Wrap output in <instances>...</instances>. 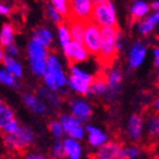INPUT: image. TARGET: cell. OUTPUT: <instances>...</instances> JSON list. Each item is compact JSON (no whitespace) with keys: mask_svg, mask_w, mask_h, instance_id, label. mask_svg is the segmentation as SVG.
<instances>
[{"mask_svg":"<svg viewBox=\"0 0 159 159\" xmlns=\"http://www.w3.org/2000/svg\"><path fill=\"white\" fill-rule=\"evenodd\" d=\"M6 57V52H5V48L0 46V62H2L3 58Z\"/></svg>","mask_w":159,"mask_h":159,"instance_id":"43","label":"cell"},{"mask_svg":"<svg viewBox=\"0 0 159 159\" xmlns=\"http://www.w3.org/2000/svg\"><path fill=\"white\" fill-rule=\"evenodd\" d=\"M95 3L93 0H69V18L79 21H91Z\"/></svg>","mask_w":159,"mask_h":159,"instance_id":"9","label":"cell"},{"mask_svg":"<svg viewBox=\"0 0 159 159\" xmlns=\"http://www.w3.org/2000/svg\"><path fill=\"white\" fill-rule=\"evenodd\" d=\"M151 10H159V0H152L150 2Z\"/></svg>","mask_w":159,"mask_h":159,"instance_id":"42","label":"cell"},{"mask_svg":"<svg viewBox=\"0 0 159 159\" xmlns=\"http://www.w3.org/2000/svg\"><path fill=\"white\" fill-rule=\"evenodd\" d=\"M68 106L70 114L81 120L82 122H87L93 116V105L85 99L72 98L69 100Z\"/></svg>","mask_w":159,"mask_h":159,"instance_id":"14","label":"cell"},{"mask_svg":"<svg viewBox=\"0 0 159 159\" xmlns=\"http://www.w3.org/2000/svg\"><path fill=\"white\" fill-rule=\"evenodd\" d=\"M126 136L133 143L141 141L145 137V117L140 114H133L128 117L125 126Z\"/></svg>","mask_w":159,"mask_h":159,"instance_id":"10","label":"cell"},{"mask_svg":"<svg viewBox=\"0 0 159 159\" xmlns=\"http://www.w3.org/2000/svg\"><path fill=\"white\" fill-rule=\"evenodd\" d=\"M84 45L87 48L89 55L98 57L101 48V28L93 21L86 24Z\"/></svg>","mask_w":159,"mask_h":159,"instance_id":"8","label":"cell"},{"mask_svg":"<svg viewBox=\"0 0 159 159\" xmlns=\"http://www.w3.org/2000/svg\"><path fill=\"white\" fill-rule=\"evenodd\" d=\"M11 10H12V8H11L10 6L2 2V1H0V15H2V16H9L11 13Z\"/></svg>","mask_w":159,"mask_h":159,"instance_id":"39","label":"cell"},{"mask_svg":"<svg viewBox=\"0 0 159 159\" xmlns=\"http://www.w3.org/2000/svg\"><path fill=\"white\" fill-rule=\"evenodd\" d=\"M152 60H154V65L157 69H159V46L152 48Z\"/></svg>","mask_w":159,"mask_h":159,"instance_id":"40","label":"cell"},{"mask_svg":"<svg viewBox=\"0 0 159 159\" xmlns=\"http://www.w3.org/2000/svg\"><path fill=\"white\" fill-rule=\"evenodd\" d=\"M64 128L65 135L69 138L82 140L86 137V126L84 122L72 116L71 114H62L58 118Z\"/></svg>","mask_w":159,"mask_h":159,"instance_id":"7","label":"cell"},{"mask_svg":"<svg viewBox=\"0 0 159 159\" xmlns=\"http://www.w3.org/2000/svg\"><path fill=\"white\" fill-rule=\"evenodd\" d=\"M36 140L34 130L28 126H21V128L12 135H2V143L6 149L13 152L24 151L30 148Z\"/></svg>","mask_w":159,"mask_h":159,"instance_id":"4","label":"cell"},{"mask_svg":"<svg viewBox=\"0 0 159 159\" xmlns=\"http://www.w3.org/2000/svg\"><path fill=\"white\" fill-rule=\"evenodd\" d=\"M31 39L36 40L40 45L49 48L53 43V34L50 29H48L46 27H38L32 31Z\"/></svg>","mask_w":159,"mask_h":159,"instance_id":"24","label":"cell"},{"mask_svg":"<svg viewBox=\"0 0 159 159\" xmlns=\"http://www.w3.org/2000/svg\"><path fill=\"white\" fill-rule=\"evenodd\" d=\"M90 93L95 96H98V97H106L107 93H108V85H107L106 78H105V75L101 74L96 76L93 78V81L91 84L90 88Z\"/></svg>","mask_w":159,"mask_h":159,"instance_id":"26","label":"cell"},{"mask_svg":"<svg viewBox=\"0 0 159 159\" xmlns=\"http://www.w3.org/2000/svg\"><path fill=\"white\" fill-rule=\"evenodd\" d=\"M93 78V75L84 70L79 65H71L69 67L68 88L78 95H89Z\"/></svg>","mask_w":159,"mask_h":159,"instance_id":"5","label":"cell"},{"mask_svg":"<svg viewBox=\"0 0 159 159\" xmlns=\"http://www.w3.org/2000/svg\"><path fill=\"white\" fill-rule=\"evenodd\" d=\"M27 53L31 72L34 76L43 78L47 70V60L49 56L48 48L40 45L36 40L30 39L27 48Z\"/></svg>","mask_w":159,"mask_h":159,"instance_id":"3","label":"cell"},{"mask_svg":"<svg viewBox=\"0 0 159 159\" xmlns=\"http://www.w3.org/2000/svg\"><path fill=\"white\" fill-rule=\"evenodd\" d=\"M50 5L55 7L66 19L69 18V0H50Z\"/></svg>","mask_w":159,"mask_h":159,"instance_id":"35","label":"cell"},{"mask_svg":"<svg viewBox=\"0 0 159 159\" xmlns=\"http://www.w3.org/2000/svg\"><path fill=\"white\" fill-rule=\"evenodd\" d=\"M5 106H6V105H5V103H3L2 99L0 98V110H1V109H2V108H3V107H5Z\"/></svg>","mask_w":159,"mask_h":159,"instance_id":"46","label":"cell"},{"mask_svg":"<svg viewBox=\"0 0 159 159\" xmlns=\"http://www.w3.org/2000/svg\"><path fill=\"white\" fill-rule=\"evenodd\" d=\"M121 149V143L118 141L109 140L98 149H96L95 159H120Z\"/></svg>","mask_w":159,"mask_h":159,"instance_id":"18","label":"cell"},{"mask_svg":"<svg viewBox=\"0 0 159 159\" xmlns=\"http://www.w3.org/2000/svg\"><path fill=\"white\" fill-rule=\"evenodd\" d=\"M151 109H152V112H156L159 115V96L154 98V100L151 102Z\"/></svg>","mask_w":159,"mask_h":159,"instance_id":"41","label":"cell"},{"mask_svg":"<svg viewBox=\"0 0 159 159\" xmlns=\"http://www.w3.org/2000/svg\"><path fill=\"white\" fill-rule=\"evenodd\" d=\"M105 1H107V0H93V2L95 3V5H98V3L105 2Z\"/></svg>","mask_w":159,"mask_h":159,"instance_id":"45","label":"cell"},{"mask_svg":"<svg viewBox=\"0 0 159 159\" xmlns=\"http://www.w3.org/2000/svg\"><path fill=\"white\" fill-rule=\"evenodd\" d=\"M145 135L148 139H159V115L151 111L145 117Z\"/></svg>","mask_w":159,"mask_h":159,"instance_id":"20","label":"cell"},{"mask_svg":"<svg viewBox=\"0 0 159 159\" xmlns=\"http://www.w3.org/2000/svg\"><path fill=\"white\" fill-rule=\"evenodd\" d=\"M69 30H70V36H71L72 41L77 43H84V36H85L86 24L87 22L75 20V19H67Z\"/></svg>","mask_w":159,"mask_h":159,"instance_id":"23","label":"cell"},{"mask_svg":"<svg viewBox=\"0 0 159 159\" xmlns=\"http://www.w3.org/2000/svg\"><path fill=\"white\" fill-rule=\"evenodd\" d=\"M46 15H47L48 18L50 19V21H52L53 24L57 25V26H59V25H61L62 22H65L67 20V19L51 5L47 6V8H46Z\"/></svg>","mask_w":159,"mask_h":159,"instance_id":"33","label":"cell"},{"mask_svg":"<svg viewBox=\"0 0 159 159\" xmlns=\"http://www.w3.org/2000/svg\"><path fill=\"white\" fill-rule=\"evenodd\" d=\"M5 52H6V56L15 57V58H16L19 53H20V49H19V47H18L17 43H13L7 46V47L5 48Z\"/></svg>","mask_w":159,"mask_h":159,"instance_id":"37","label":"cell"},{"mask_svg":"<svg viewBox=\"0 0 159 159\" xmlns=\"http://www.w3.org/2000/svg\"><path fill=\"white\" fill-rule=\"evenodd\" d=\"M0 84L15 88V89L19 88L18 79L12 74H10L6 68H0Z\"/></svg>","mask_w":159,"mask_h":159,"instance_id":"30","label":"cell"},{"mask_svg":"<svg viewBox=\"0 0 159 159\" xmlns=\"http://www.w3.org/2000/svg\"><path fill=\"white\" fill-rule=\"evenodd\" d=\"M62 52H64L65 58L67 59L70 66L85 62L89 59V56H90L84 43L72 41V40L62 48Z\"/></svg>","mask_w":159,"mask_h":159,"instance_id":"11","label":"cell"},{"mask_svg":"<svg viewBox=\"0 0 159 159\" xmlns=\"http://www.w3.org/2000/svg\"><path fill=\"white\" fill-rule=\"evenodd\" d=\"M134 25L138 34L143 37H147L152 34L159 26V10H151L148 16H146L139 21L134 22Z\"/></svg>","mask_w":159,"mask_h":159,"instance_id":"16","label":"cell"},{"mask_svg":"<svg viewBox=\"0 0 159 159\" xmlns=\"http://www.w3.org/2000/svg\"><path fill=\"white\" fill-rule=\"evenodd\" d=\"M0 159H2V158H0Z\"/></svg>","mask_w":159,"mask_h":159,"instance_id":"48","label":"cell"},{"mask_svg":"<svg viewBox=\"0 0 159 159\" xmlns=\"http://www.w3.org/2000/svg\"><path fill=\"white\" fill-rule=\"evenodd\" d=\"M16 37V28L12 24H3L0 29V46L6 48L7 46L15 43Z\"/></svg>","mask_w":159,"mask_h":159,"instance_id":"25","label":"cell"},{"mask_svg":"<svg viewBox=\"0 0 159 159\" xmlns=\"http://www.w3.org/2000/svg\"><path fill=\"white\" fill-rule=\"evenodd\" d=\"M91 21L98 25L100 28L117 27V10L110 0L93 6Z\"/></svg>","mask_w":159,"mask_h":159,"instance_id":"6","label":"cell"},{"mask_svg":"<svg viewBox=\"0 0 159 159\" xmlns=\"http://www.w3.org/2000/svg\"><path fill=\"white\" fill-rule=\"evenodd\" d=\"M103 75H105L107 85H108V93H107L106 98L109 100H115L121 93L124 75H122L121 70L117 68H111Z\"/></svg>","mask_w":159,"mask_h":159,"instance_id":"13","label":"cell"},{"mask_svg":"<svg viewBox=\"0 0 159 159\" xmlns=\"http://www.w3.org/2000/svg\"><path fill=\"white\" fill-rule=\"evenodd\" d=\"M148 55V47L143 41L138 40L130 46L127 55V65L129 69L135 70L145 62Z\"/></svg>","mask_w":159,"mask_h":159,"instance_id":"12","label":"cell"},{"mask_svg":"<svg viewBox=\"0 0 159 159\" xmlns=\"http://www.w3.org/2000/svg\"><path fill=\"white\" fill-rule=\"evenodd\" d=\"M2 64H3V68H6L10 74H12L17 79L22 77V75H24V68H22L21 64H20L15 57L6 56L2 60Z\"/></svg>","mask_w":159,"mask_h":159,"instance_id":"27","label":"cell"},{"mask_svg":"<svg viewBox=\"0 0 159 159\" xmlns=\"http://www.w3.org/2000/svg\"><path fill=\"white\" fill-rule=\"evenodd\" d=\"M50 157L52 159L65 158V149L62 140H55L50 148Z\"/></svg>","mask_w":159,"mask_h":159,"instance_id":"34","label":"cell"},{"mask_svg":"<svg viewBox=\"0 0 159 159\" xmlns=\"http://www.w3.org/2000/svg\"><path fill=\"white\" fill-rule=\"evenodd\" d=\"M86 138L88 145L93 149H98L109 141V136L105 130L90 124L86 125Z\"/></svg>","mask_w":159,"mask_h":159,"instance_id":"17","label":"cell"},{"mask_svg":"<svg viewBox=\"0 0 159 159\" xmlns=\"http://www.w3.org/2000/svg\"><path fill=\"white\" fill-rule=\"evenodd\" d=\"M37 95L40 98L43 99L51 108H59L62 105V96L59 93L50 90L46 86H40L37 89Z\"/></svg>","mask_w":159,"mask_h":159,"instance_id":"22","label":"cell"},{"mask_svg":"<svg viewBox=\"0 0 159 159\" xmlns=\"http://www.w3.org/2000/svg\"><path fill=\"white\" fill-rule=\"evenodd\" d=\"M156 84H157V86L159 87V69L157 70V72H156Z\"/></svg>","mask_w":159,"mask_h":159,"instance_id":"44","label":"cell"},{"mask_svg":"<svg viewBox=\"0 0 159 159\" xmlns=\"http://www.w3.org/2000/svg\"><path fill=\"white\" fill-rule=\"evenodd\" d=\"M13 119H16L13 110L10 107L5 106L0 110V131H2L3 128L8 125L10 121H12Z\"/></svg>","mask_w":159,"mask_h":159,"instance_id":"32","label":"cell"},{"mask_svg":"<svg viewBox=\"0 0 159 159\" xmlns=\"http://www.w3.org/2000/svg\"><path fill=\"white\" fill-rule=\"evenodd\" d=\"M48 129H49V133L51 134V136L55 138V140H62V138L66 136L59 119L50 120L48 124Z\"/></svg>","mask_w":159,"mask_h":159,"instance_id":"31","label":"cell"},{"mask_svg":"<svg viewBox=\"0 0 159 159\" xmlns=\"http://www.w3.org/2000/svg\"><path fill=\"white\" fill-rule=\"evenodd\" d=\"M20 128H21V125L19 124L18 120L13 119L12 121H10L8 125L3 128L1 133H2V135H12V134H16Z\"/></svg>","mask_w":159,"mask_h":159,"instance_id":"36","label":"cell"},{"mask_svg":"<svg viewBox=\"0 0 159 159\" xmlns=\"http://www.w3.org/2000/svg\"><path fill=\"white\" fill-rule=\"evenodd\" d=\"M24 159H48L47 157L45 156L41 152H38V151H29L25 155Z\"/></svg>","mask_w":159,"mask_h":159,"instance_id":"38","label":"cell"},{"mask_svg":"<svg viewBox=\"0 0 159 159\" xmlns=\"http://www.w3.org/2000/svg\"><path fill=\"white\" fill-rule=\"evenodd\" d=\"M22 101L30 111L38 116H47L51 112V107L37 93H26L22 95Z\"/></svg>","mask_w":159,"mask_h":159,"instance_id":"15","label":"cell"},{"mask_svg":"<svg viewBox=\"0 0 159 159\" xmlns=\"http://www.w3.org/2000/svg\"><path fill=\"white\" fill-rule=\"evenodd\" d=\"M143 155V149L137 143H130L122 146L120 159H138Z\"/></svg>","mask_w":159,"mask_h":159,"instance_id":"28","label":"cell"},{"mask_svg":"<svg viewBox=\"0 0 159 159\" xmlns=\"http://www.w3.org/2000/svg\"><path fill=\"white\" fill-rule=\"evenodd\" d=\"M65 149V157L68 159H81L84 149H82L81 143L77 139L66 137L62 139Z\"/></svg>","mask_w":159,"mask_h":159,"instance_id":"21","label":"cell"},{"mask_svg":"<svg viewBox=\"0 0 159 159\" xmlns=\"http://www.w3.org/2000/svg\"><path fill=\"white\" fill-rule=\"evenodd\" d=\"M151 12L150 3H148L145 0H134L130 3L129 7V15L133 21H139L143 19L146 16H148Z\"/></svg>","mask_w":159,"mask_h":159,"instance_id":"19","label":"cell"},{"mask_svg":"<svg viewBox=\"0 0 159 159\" xmlns=\"http://www.w3.org/2000/svg\"><path fill=\"white\" fill-rule=\"evenodd\" d=\"M152 159H159V152H158V154L155 155V156L152 157Z\"/></svg>","mask_w":159,"mask_h":159,"instance_id":"47","label":"cell"},{"mask_svg":"<svg viewBox=\"0 0 159 159\" xmlns=\"http://www.w3.org/2000/svg\"><path fill=\"white\" fill-rule=\"evenodd\" d=\"M43 84L50 90L66 93L65 89L68 87V74L64 68L60 57L56 52H49L47 60V70L43 77Z\"/></svg>","mask_w":159,"mask_h":159,"instance_id":"1","label":"cell"},{"mask_svg":"<svg viewBox=\"0 0 159 159\" xmlns=\"http://www.w3.org/2000/svg\"><path fill=\"white\" fill-rule=\"evenodd\" d=\"M57 37H58V43L61 48H64L71 41V36H70V30H69L67 20L57 27Z\"/></svg>","mask_w":159,"mask_h":159,"instance_id":"29","label":"cell"},{"mask_svg":"<svg viewBox=\"0 0 159 159\" xmlns=\"http://www.w3.org/2000/svg\"><path fill=\"white\" fill-rule=\"evenodd\" d=\"M122 47V34L118 27L101 28V48L98 60L105 67L114 62Z\"/></svg>","mask_w":159,"mask_h":159,"instance_id":"2","label":"cell"}]
</instances>
